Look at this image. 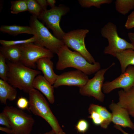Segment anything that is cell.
I'll list each match as a JSON object with an SVG mask.
<instances>
[{"label": "cell", "instance_id": "3957f363", "mask_svg": "<svg viewBox=\"0 0 134 134\" xmlns=\"http://www.w3.org/2000/svg\"><path fill=\"white\" fill-rule=\"evenodd\" d=\"M29 94V109L34 115L44 119L55 134L62 130L58 121L43 96L38 91L34 88L31 90Z\"/></svg>", "mask_w": 134, "mask_h": 134}, {"label": "cell", "instance_id": "5bb4252c", "mask_svg": "<svg viewBox=\"0 0 134 134\" xmlns=\"http://www.w3.org/2000/svg\"><path fill=\"white\" fill-rule=\"evenodd\" d=\"M33 86L34 88L42 92L50 103L53 104L54 103V88L43 76L39 74L36 77L33 82Z\"/></svg>", "mask_w": 134, "mask_h": 134}, {"label": "cell", "instance_id": "277c9868", "mask_svg": "<svg viewBox=\"0 0 134 134\" xmlns=\"http://www.w3.org/2000/svg\"><path fill=\"white\" fill-rule=\"evenodd\" d=\"M31 28L36 37L34 43L49 50L54 54L58 53L64 44L62 41L53 35L48 29L36 17L32 16L30 21Z\"/></svg>", "mask_w": 134, "mask_h": 134}, {"label": "cell", "instance_id": "ac0fdd59", "mask_svg": "<svg viewBox=\"0 0 134 134\" xmlns=\"http://www.w3.org/2000/svg\"><path fill=\"white\" fill-rule=\"evenodd\" d=\"M115 57L120 62L121 73L125 71L129 66H134V50L128 49L118 52Z\"/></svg>", "mask_w": 134, "mask_h": 134}, {"label": "cell", "instance_id": "7c38bea8", "mask_svg": "<svg viewBox=\"0 0 134 134\" xmlns=\"http://www.w3.org/2000/svg\"><path fill=\"white\" fill-rule=\"evenodd\" d=\"M89 79L88 75L81 71L71 70L58 75L53 86L54 88L62 86H75L80 88L84 85Z\"/></svg>", "mask_w": 134, "mask_h": 134}, {"label": "cell", "instance_id": "ba28073f", "mask_svg": "<svg viewBox=\"0 0 134 134\" xmlns=\"http://www.w3.org/2000/svg\"><path fill=\"white\" fill-rule=\"evenodd\" d=\"M21 55L20 62L25 66L33 69L36 68V63L39 59L45 57L51 59L54 53L45 48L31 43L20 45Z\"/></svg>", "mask_w": 134, "mask_h": 134}, {"label": "cell", "instance_id": "74e56055", "mask_svg": "<svg viewBox=\"0 0 134 134\" xmlns=\"http://www.w3.org/2000/svg\"><path fill=\"white\" fill-rule=\"evenodd\" d=\"M57 134H67L64 132L62 130L61 131Z\"/></svg>", "mask_w": 134, "mask_h": 134}, {"label": "cell", "instance_id": "9a60e30c", "mask_svg": "<svg viewBox=\"0 0 134 134\" xmlns=\"http://www.w3.org/2000/svg\"><path fill=\"white\" fill-rule=\"evenodd\" d=\"M51 59L48 57L41 58L36 63V68L41 71L43 76L52 85H53L58 75L56 74L53 70L54 64Z\"/></svg>", "mask_w": 134, "mask_h": 134}, {"label": "cell", "instance_id": "4316f807", "mask_svg": "<svg viewBox=\"0 0 134 134\" xmlns=\"http://www.w3.org/2000/svg\"><path fill=\"white\" fill-rule=\"evenodd\" d=\"M5 59L3 55L0 52V77L1 79L7 81L8 68Z\"/></svg>", "mask_w": 134, "mask_h": 134}, {"label": "cell", "instance_id": "e0dca14e", "mask_svg": "<svg viewBox=\"0 0 134 134\" xmlns=\"http://www.w3.org/2000/svg\"><path fill=\"white\" fill-rule=\"evenodd\" d=\"M17 92L15 89L6 81L0 79V101L6 104L7 100L12 101L15 99Z\"/></svg>", "mask_w": 134, "mask_h": 134}, {"label": "cell", "instance_id": "836d02e7", "mask_svg": "<svg viewBox=\"0 0 134 134\" xmlns=\"http://www.w3.org/2000/svg\"><path fill=\"white\" fill-rule=\"evenodd\" d=\"M47 2L48 5L50 6L51 8L55 7V3L56 1L55 0H47Z\"/></svg>", "mask_w": 134, "mask_h": 134}, {"label": "cell", "instance_id": "7402d4cb", "mask_svg": "<svg viewBox=\"0 0 134 134\" xmlns=\"http://www.w3.org/2000/svg\"><path fill=\"white\" fill-rule=\"evenodd\" d=\"M89 113L90 115L88 117L92 119L93 123L96 125H100L102 128L105 122L108 119V115L104 112L98 113L92 111Z\"/></svg>", "mask_w": 134, "mask_h": 134}, {"label": "cell", "instance_id": "44dd1931", "mask_svg": "<svg viewBox=\"0 0 134 134\" xmlns=\"http://www.w3.org/2000/svg\"><path fill=\"white\" fill-rule=\"evenodd\" d=\"M115 3L116 11L123 15L134 9V0H116Z\"/></svg>", "mask_w": 134, "mask_h": 134}, {"label": "cell", "instance_id": "52a82bcc", "mask_svg": "<svg viewBox=\"0 0 134 134\" xmlns=\"http://www.w3.org/2000/svg\"><path fill=\"white\" fill-rule=\"evenodd\" d=\"M89 32L87 29L71 31L65 33L62 40L68 48L79 53L89 63L93 64L96 62L86 49L84 42L85 38Z\"/></svg>", "mask_w": 134, "mask_h": 134}, {"label": "cell", "instance_id": "8992f818", "mask_svg": "<svg viewBox=\"0 0 134 134\" xmlns=\"http://www.w3.org/2000/svg\"><path fill=\"white\" fill-rule=\"evenodd\" d=\"M101 34L108 42V45L104 50V54L115 57L118 52L128 49L134 50V44L119 36L117 26L112 22H109L105 25L101 29Z\"/></svg>", "mask_w": 134, "mask_h": 134}, {"label": "cell", "instance_id": "d4e9b609", "mask_svg": "<svg viewBox=\"0 0 134 134\" xmlns=\"http://www.w3.org/2000/svg\"><path fill=\"white\" fill-rule=\"evenodd\" d=\"M112 0H79L78 1L81 6L83 7L88 8L92 6L97 8H100L101 5L104 4L111 3Z\"/></svg>", "mask_w": 134, "mask_h": 134}, {"label": "cell", "instance_id": "2e32d148", "mask_svg": "<svg viewBox=\"0 0 134 134\" xmlns=\"http://www.w3.org/2000/svg\"><path fill=\"white\" fill-rule=\"evenodd\" d=\"M118 94L119 100L117 103L134 118V86L127 91L121 90L118 92Z\"/></svg>", "mask_w": 134, "mask_h": 134}, {"label": "cell", "instance_id": "7a4b0ae2", "mask_svg": "<svg viewBox=\"0 0 134 134\" xmlns=\"http://www.w3.org/2000/svg\"><path fill=\"white\" fill-rule=\"evenodd\" d=\"M7 63L8 68L7 82L14 88L29 94L34 89L33 84L35 78L40 74L41 71L27 67L20 62L8 61Z\"/></svg>", "mask_w": 134, "mask_h": 134}, {"label": "cell", "instance_id": "83f0119b", "mask_svg": "<svg viewBox=\"0 0 134 134\" xmlns=\"http://www.w3.org/2000/svg\"><path fill=\"white\" fill-rule=\"evenodd\" d=\"M89 127L88 122L84 119L80 120L75 126V128L78 132L82 133H85L88 130Z\"/></svg>", "mask_w": 134, "mask_h": 134}, {"label": "cell", "instance_id": "d6a6232c", "mask_svg": "<svg viewBox=\"0 0 134 134\" xmlns=\"http://www.w3.org/2000/svg\"><path fill=\"white\" fill-rule=\"evenodd\" d=\"M0 130L9 134H12V131L11 129L8 127H0Z\"/></svg>", "mask_w": 134, "mask_h": 134}, {"label": "cell", "instance_id": "4dcf8cb0", "mask_svg": "<svg viewBox=\"0 0 134 134\" xmlns=\"http://www.w3.org/2000/svg\"><path fill=\"white\" fill-rule=\"evenodd\" d=\"M0 124L11 129L9 119L3 111L0 113Z\"/></svg>", "mask_w": 134, "mask_h": 134}, {"label": "cell", "instance_id": "f546056e", "mask_svg": "<svg viewBox=\"0 0 134 134\" xmlns=\"http://www.w3.org/2000/svg\"><path fill=\"white\" fill-rule=\"evenodd\" d=\"M125 26L128 30L134 28V10L128 16Z\"/></svg>", "mask_w": 134, "mask_h": 134}, {"label": "cell", "instance_id": "9c48e42d", "mask_svg": "<svg viewBox=\"0 0 134 134\" xmlns=\"http://www.w3.org/2000/svg\"><path fill=\"white\" fill-rule=\"evenodd\" d=\"M69 10L68 7L61 4L44 11L39 19L44 22L47 28L52 31L54 36L62 40L65 33L60 27V21L62 17Z\"/></svg>", "mask_w": 134, "mask_h": 134}, {"label": "cell", "instance_id": "ffe728a7", "mask_svg": "<svg viewBox=\"0 0 134 134\" xmlns=\"http://www.w3.org/2000/svg\"><path fill=\"white\" fill-rule=\"evenodd\" d=\"M1 32L13 36L22 34H26L34 35V33L30 26H22L13 25H2L0 28Z\"/></svg>", "mask_w": 134, "mask_h": 134}, {"label": "cell", "instance_id": "6da1fadb", "mask_svg": "<svg viewBox=\"0 0 134 134\" xmlns=\"http://www.w3.org/2000/svg\"><path fill=\"white\" fill-rule=\"evenodd\" d=\"M57 54L58 60L56 65V68L58 70L73 67L81 71L88 75L95 73L100 69L101 65L99 63H90L80 53L71 50L65 45L61 48Z\"/></svg>", "mask_w": 134, "mask_h": 134}, {"label": "cell", "instance_id": "cb8c5ba5", "mask_svg": "<svg viewBox=\"0 0 134 134\" xmlns=\"http://www.w3.org/2000/svg\"><path fill=\"white\" fill-rule=\"evenodd\" d=\"M11 13L17 14L20 12L28 11L26 0H18L11 1Z\"/></svg>", "mask_w": 134, "mask_h": 134}, {"label": "cell", "instance_id": "484cf974", "mask_svg": "<svg viewBox=\"0 0 134 134\" xmlns=\"http://www.w3.org/2000/svg\"><path fill=\"white\" fill-rule=\"evenodd\" d=\"M36 40L35 36H33L28 39L15 40H0V43L3 46H10L20 45L22 44L31 43H34Z\"/></svg>", "mask_w": 134, "mask_h": 134}, {"label": "cell", "instance_id": "8d00e7d4", "mask_svg": "<svg viewBox=\"0 0 134 134\" xmlns=\"http://www.w3.org/2000/svg\"><path fill=\"white\" fill-rule=\"evenodd\" d=\"M55 134L54 131L52 130L47 132L43 134Z\"/></svg>", "mask_w": 134, "mask_h": 134}, {"label": "cell", "instance_id": "8fae6325", "mask_svg": "<svg viewBox=\"0 0 134 134\" xmlns=\"http://www.w3.org/2000/svg\"><path fill=\"white\" fill-rule=\"evenodd\" d=\"M134 86V66L130 65L125 71L113 80L104 83L102 87L103 93L108 94L113 90L121 88L127 91Z\"/></svg>", "mask_w": 134, "mask_h": 134}, {"label": "cell", "instance_id": "1f68e13d", "mask_svg": "<svg viewBox=\"0 0 134 134\" xmlns=\"http://www.w3.org/2000/svg\"><path fill=\"white\" fill-rule=\"evenodd\" d=\"M36 0L44 11H45L47 10V7L48 5L46 0Z\"/></svg>", "mask_w": 134, "mask_h": 134}, {"label": "cell", "instance_id": "d590c367", "mask_svg": "<svg viewBox=\"0 0 134 134\" xmlns=\"http://www.w3.org/2000/svg\"><path fill=\"white\" fill-rule=\"evenodd\" d=\"M114 127L116 129L121 131L123 134H134V133L133 134H130L127 133L123 130L121 127L120 126L117 125H115L114 126Z\"/></svg>", "mask_w": 134, "mask_h": 134}, {"label": "cell", "instance_id": "30bf717a", "mask_svg": "<svg viewBox=\"0 0 134 134\" xmlns=\"http://www.w3.org/2000/svg\"><path fill=\"white\" fill-rule=\"evenodd\" d=\"M115 64L114 63H112L108 67L100 69L96 72L93 78L89 79L84 85L79 88L80 94L83 96L94 97L99 101L103 102L105 97L102 91L104 75Z\"/></svg>", "mask_w": 134, "mask_h": 134}, {"label": "cell", "instance_id": "5b68a950", "mask_svg": "<svg viewBox=\"0 0 134 134\" xmlns=\"http://www.w3.org/2000/svg\"><path fill=\"white\" fill-rule=\"evenodd\" d=\"M3 111L9 119L12 134H31L35 122L31 115L12 106H6Z\"/></svg>", "mask_w": 134, "mask_h": 134}, {"label": "cell", "instance_id": "e575fe53", "mask_svg": "<svg viewBox=\"0 0 134 134\" xmlns=\"http://www.w3.org/2000/svg\"><path fill=\"white\" fill-rule=\"evenodd\" d=\"M128 37L131 43L134 45V33L129 32L128 34Z\"/></svg>", "mask_w": 134, "mask_h": 134}, {"label": "cell", "instance_id": "f1b7e54d", "mask_svg": "<svg viewBox=\"0 0 134 134\" xmlns=\"http://www.w3.org/2000/svg\"><path fill=\"white\" fill-rule=\"evenodd\" d=\"M16 103L19 108L22 110L27 109L29 107V101L26 98L23 97L19 98Z\"/></svg>", "mask_w": 134, "mask_h": 134}, {"label": "cell", "instance_id": "4fadbf2b", "mask_svg": "<svg viewBox=\"0 0 134 134\" xmlns=\"http://www.w3.org/2000/svg\"><path fill=\"white\" fill-rule=\"evenodd\" d=\"M112 113V122L115 125L134 129V123L131 120L127 110L117 103L112 102L109 105Z\"/></svg>", "mask_w": 134, "mask_h": 134}, {"label": "cell", "instance_id": "d6986e66", "mask_svg": "<svg viewBox=\"0 0 134 134\" xmlns=\"http://www.w3.org/2000/svg\"><path fill=\"white\" fill-rule=\"evenodd\" d=\"M0 52L6 59L12 62H20L21 55L20 45L10 46H2L0 48Z\"/></svg>", "mask_w": 134, "mask_h": 134}, {"label": "cell", "instance_id": "603a6c76", "mask_svg": "<svg viewBox=\"0 0 134 134\" xmlns=\"http://www.w3.org/2000/svg\"><path fill=\"white\" fill-rule=\"evenodd\" d=\"M28 11L38 19L44 11L36 0H26Z\"/></svg>", "mask_w": 134, "mask_h": 134}]
</instances>
